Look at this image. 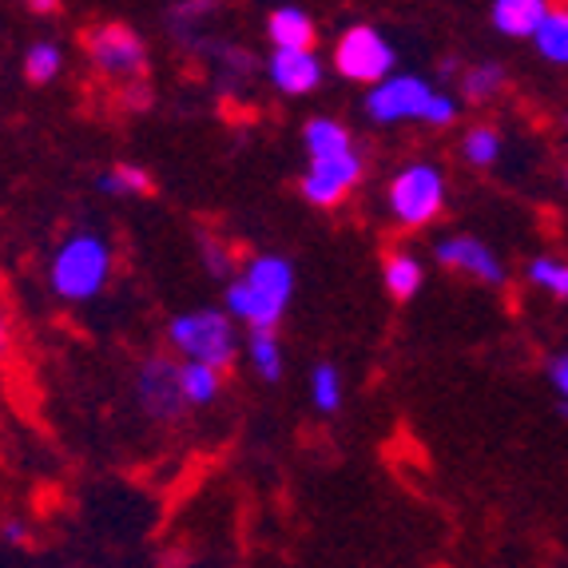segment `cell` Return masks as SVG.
<instances>
[{
  "mask_svg": "<svg viewBox=\"0 0 568 568\" xmlns=\"http://www.w3.org/2000/svg\"><path fill=\"white\" fill-rule=\"evenodd\" d=\"M9 342H12V323H9V311L0 303V358L9 354Z\"/></svg>",
  "mask_w": 568,
  "mask_h": 568,
  "instance_id": "obj_30",
  "label": "cell"
},
{
  "mask_svg": "<svg viewBox=\"0 0 568 568\" xmlns=\"http://www.w3.org/2000/svg\"><path fill=\"white\" fill-rule=\"evenodd\" d=\"M434 92L437 88L429 84V80L414 77V72H389L386 80L369 84L366 115L374 123H382V128H394V123H422Z\"/></svg>",
  "mask_w": 568,
  "mask_h": 568,
  "instance_id": "obj_8",
  "label": "cell"
},
{
  "mask_svg": "<svg viewBox=\"0 0 568 568\" xmlns=\"http://www.w3.org/2000/svg\"><path fill=\"white\" fill-rule=\"evenodd\" d=\"M266 40L275 48H314L318 24L298 4H283V9H275L266 17Z\"/></svg>",
  "mask_w": 568,
  "mask_h": 568,
  "instance_id": "obj_13",
  "label": "cell"
},
{
  "mask_svg": "<svg viewBox=\"0 0 568 568\" xmlns=\"http://www.w3.org/2000/svg\"><path fill=\"white\" fill-rule=\"evenodd\" d=\"M565 183H568V175H565Z\"/></svg>",
  "mask_w": 568,
  "mask_h": 568,
  "instance_id": "obj_32",
  "label": "cell"
},
{
  "mask_svg": "<svg viewBox=\"0 0 568 568\" xmlns=\"http://www.w3.org/2000/svg\"><path fill=\"white\" fill-rule=\"evenodd\" d=\"M168 342L180 358H200L219 369H231L239 358V331L227 306L223 311L200 306V311L175 314L168 323Z\"/></svg>",
  "mask_w": 568,
  "mask_h": 568,
  "instance_id": "obj_3",
  "label": "cell"
},
{
  "mask_svg": "<svg viewBox=\"0 0 568 568\" xmlns=\"http://www.w3.org/2000/svg\"><path fill=\"white\" fill-rule=\"evenodd\" d=\"M386 207L394 215V223L406 231H422L429 223H437V215L446 211V175L434 163L417 160L389 180L386 187Z\"/></svg>",
  "mask_w": 568,
  "mask_h": 568,
  "instance_id": "obj_4",
  "label": "cell"
},
{
  "mask_svg": "<svg viewBox=\"0 0 568 568\" xmlns=\"http://www.w3.org/2000/svg\"><path fill=\"white\" fill-rule=\"evenodd\" d=\"M560 414H565V417H568V402H565V406H560Z\"/></svg>",
  "mask_w": 568,
  "mask_h": 568,
  "instance_id": "obj_31",
  "label": "cell"
},
{
  "mask_svg": "<svg viewBox=\"0 0 568 568\" xmlns=\"http://www.w3.org/2000/svg\"><path fill=\"white\" fill-rule=\"evenodd\" d=\"M362 175H366V160H362L358 148L334 155H311V168L303 171L298 191L311 207H338L362 183Z\"/></svg>",
  "mask_w": 568,
  "mask_h": 568,
  "instance_id": "obj_9",
  "label": "cell"
},
{
  "mask_svg": "<svg viewBox=\"0 0 568 568\" xmlns=\"http://www.w3.org/2000/svg\"><path fill=\"white\" fill-rule=\"evenodd\" d=\"M294 298V266L283 255H255L227 278V314L243 326H278Z\"/></svg>",
  "mask_w": 568,
  "mask_h": 568,
  "instance_id": "obj_1",
  "label": "cell"
},
{
  "mask_svg": "<svg viewBox=\"0 0 568 568\" xmlns=\"http://www.w3.org/2000/svg\"><path fill=\"white\" fill-rule=\"evenodd\" d=\"M525 275H529L532 286L549 291L552 298H560V303L568 298V263H565V258H557V255H537V258H529Z\"/></svg>",
  "mask_w": 568,
  "mask_h": 568,
  "instance_id": "obj_24",
  "label": "cell"
},
{
  "mask_svg": "<svg viewBox=\"0 0 568 568\" xmlns=\"http://www.w3.org/2000/svg\"><path fill=\"white\" fill-rule=\"evenodd\" d=\"M382 283H386L389 298L394 303H409L417 291H422V283H426V266H422V258L414 255V251H389L386 263H382Z\"/></svg>",
  "mask_w": 568,
  "mask_h": 568,
  "instance_id": "obj_14",
  "label": "cell"
},
{
  "mask_svg": "<svg viewBox=\"0 0 568 568\" xmlns=\"http://www.w3.org/2000/svg\"><path fill=\"white\" fill-rule=\"evenodd\" d=\"M24 9L37 12V17H57V12H60V0H24Z\"/></svg>",
  "mask_w": 568,
  "mask_h": 568,
  "instance_id": "obj_29",
  "label": "cell"
},
{
  "mask_svg": "<svg viewBox=\"0 0 568 568\" xmlns=\"http://www.w3.org/2000/svg\"><path fill=\"white\" fill-rule=\"evenodd\" d=\"M200 251H203V266H207V275L211 278H223L227 283L231 275H235V263H231V251L223 243H215V239H203L200 243Z\"/></svg>",
  "mask_w": 568,
  "mask_h": 568,
  "instance_id": "obj_26",
  "label": "cell"
},
{
  "mask_svg": "<svg viewBox=\"0 0 568 568\" xmlns=\"http://www.w3.org/2000/svg\"><path fill=\"white\" fill-rule=\"evenodd\" d=\"M135 402H140L148 422H160V426L180 422L191 409L187 394H183L180 362L171 354H148L135 369Z\"/></svg>",
  "mask_w": 568,
  "mask_h": 568,
  "instance_id": "obj_7",
  "label": "cell"
},
{
  "mask_svg": "<svg viewBox=\"0 0 568 568\" xmlns=\"http://www.w3.org/2000/svg\"><path fill=\"white\" fill-rule=\"evenodd\" d=\"M434 258L446 271H454V275L462 278H474V283L481 286H505L509 283V271H505V263L497 258V251H493L489 243H481V239L474 235H446L434 243Z\"/></svg>",
  "mask_w": 568,
  "mask_h": 568,
  "instance_id": "obj_10",
  "label": "cell"
},
{
  "mask_svg": "<svg viewBox=\"0 0 568 568\" xmlns=\"http://www.w3.org/2000/svg\"><path fill=\"white\" fill-rule=\"evenodd\" d=\"M266 80L283 95H311L323 84V60L314 48H275L266 57Z\"/></svg>",
  "mask_w": 568,
  "mask_h": 568,
  "instance_id": "obj_11",
  "label": "cell"
},
{
  "mask_svg": "<svg viewBox=\"0 0 568 568\" xmlns=\"http://www.w3.org/2000/svg\"><path fill=\"white\" fill-rule=\"evenodd\" d=\"M112 266V243L104 235H95V231H77V235L57 246L52 266H48V283L64 303H92L95 294H104Z\"/></svg>",
  "mask_w": 568,
  "mask_h": 568,
  "instance_id": "obj_2",
  "label": "cell"
},
{
  "mask_svg": "<svg viewBox=\"0 0 568 568\" xmlns=\"http://www.w3.org/2000/svg\"><path fill=\"white\" fill-rule=\"evenodd\" d=\"M462 160L469 168H493V163L501 160V132L489 128V123H474L462 135Z\"/></svg>",
  "mask_w": 568,
  "mask_h": 568,
  "instance_id": "obj_22",
  "label": "cell"
},
{
  "mask_svg": "<svg viewBox=\"0 0 568 568\" xmlns=\"http://www.w3.org/2000/svg\"><path fill=\"white\" fill-rule=\"evenodd\" d=\"M532 44L549 64L568 68V4H552L540 20V29L532 32Z\"/></svg>",
  "mask_w": 568,
  "mask_h": 568,
  "instance_id": "obj_20",
  "label": "cell"
},
{
  "mask_svg": "<svg viewBox=\"0 0 568 568\" xmlns=\"http://www.w3.org/2000/svg\"><path fill=\"white\" fill-rule=\"evenodd\" d=\"M243 351L251 358V369L263 382L283 378V338H278V326H251Z\"/></svg>",
  "mask_w": 568,
  "mask_h": 568,
  "instance_id": "obj_15",
  "label": "cell"
},
{
  "mask_svg": "<svg viewBox=\"0 0 568 568\" xmlns=\"http://www.w3.org/2000/svg\"><path fill=\"white\" fill-rule=\"evenodd\" d=\"M303 148L306 155H334V152H351L354 135L342 120H331V115H314L303 128Z\"/></svg>",
  "mask_w": 568,
  "mask_h": 568,
  "instance_id": "obj_19",
  "label": "cell"
},
{
  "mask_svg": "<svg viewBox=\"0 0 568 568\" xmlns=\"http://www.w3.org/2000/svg\"><path fill=\"white\" fill-rule=\"evenodd\" d=\"M223 374H227V369L211 366V362L183 358L180 378H183V394H187V406H195V409L215 406L219 394H223Z\"/></svg>",
  "mask_w": 568,
  "mask_h": 568,
  "instance_id": "obj_17",
  "label": "cell"
},
{
  "mask_svg": "<svg viewBox=\"0 0 568 568\" xmlns=\"http://www.w3.org/2000/svg\"><path fill=\"white\" fill-rule=\"evenodd\" d=\"M95 187L112 195V200H148L155 191V180L140 163H112L108 171L95 175Z\"/></svg>",
  "mask_w": 568,
  "mask_h": 568,
  "instance_id": "obj_16",
  "label": "cell"
},
{
  "mask_svg": "<svg viewBox=\"0 0 568 568\" xmlns=\"http://www.w3.org/2000/svg\"><path fill=\"white\" fill-rule=\"evenodd\" d=\"M0 537L9 540V545H29V529H24V525H17V521L4 525V529H0Z\"/></svg>",
  "mask_w": 568,
  "mask_h": 568,
  "instance_id": "obj_28",
  "label": "cell"
},
{
  "mask_svg": "<svg viewBox=\"0 0 568 568\" xmlns=\"http://www.w3.org/2000/svg\"><path fill=\"white\" fill-rule=\"evenodd\" d=\"M64 72V52L52 40H40L24 52V80L29 84H52Z\"/></svg>",
  "mask_w": 568,
  "mask_h": 568,
  "instance_id": "obj_23",
  "label": "cell"
},
{
  "mask_svg": "<svg viewBox=\"0 0 568 568\" xmlns=\"http://www.w3.org/2000/svg\"><path fill=\"white\" fill-rule=\"evenodd\" d=\"M394 64H398V52L374 24H354L334 44V72L351 84H378L394 72Z\"/></svg>",
  "mask_w": 568,
  "mask_h": 568,
  "instance_id": "obj_6",
  "label": "cell"
},
{
  "mask_svg": "<svg viewBox=\"0 0 568 568\" xmlns=\"http://www.w3.org/2000/svg\"><path fill=\"white\" fill-rule=\"evenodd\" d=\"M549 382L560 394V402H568V354H557V358L549 362Z\"/></svg>",
  "mask_w": 568,
  "mask_h": 568,
  "instance_id": "obj_27",
  "label": "cell"
},
{
  "mask_svg": "<svg viewBox=\"0 0 568 568\" xmlns=\"http://www.w3.org/2000/svg\"><path fill=\"white\" fill-rule=\"evenodd\" d=\"M223 9V0H175L171 4V12H168V29H171V37L180 40V44H195V40H203L200 37V29L207 24L215 12Z\"/></svg>",
  "mask_w": 568,
  "mask_h": 568,
  "instance_id": "obj_18",
  "label": "cell"
},
{
  "mask_svg": "<svg viewBox=\"0 0 568 568\" xmlns=\"http://www.w3.org/2000/svg\"><path fill=\"white\" fill-rule=\"evenodd\" d=\"M84 57L92 60L100 77L120 88L140 84L143 72H148V44H143V37L132 24H115V20L84 32Z\"/></svg>",
  "mask_w": 568,
  "mask_h": 568,
  "instance_id": "obj_5",
  "label": "cell"
},
{
  "mask_svg": "<svg viewBox=\"0 0 568 568\" xmlns=\"http://www.w3.org/2000/svg\"><path fill=\"white\" fill-rule=\"evenodd\" d=\"M311 402L318 414H338L342 406V374L334 362H318L311 369Z\"/></svg>",
  "mask_w": 568,
  "mask_h": 568,
  "instance_id": "obj_25",
  "label": "cell"
},
{
  "mask_svg": "<svg viewBox=\"0 0 568 568\" xmlns=\"http://www.w3.org/2000/svg\"><path fill=\"white\" fill-rule=\"evenodd\" d=\"M549 0H493V29L509 40H532V32L540 29V20L549 12Z\"/></svg>",
  "mask_w": 568,
  "mask_h": 568,
  "instance_id": "obj_12",
  "label": "cell"
},
{
  "mask_svg": "<svg viewBox=\"0 0 568 568\" xmlns=\"http://www.w3.org/2000/svg\"><path fill=\"white\" fill-rule=\"evenodd\" d=\"M505 92V68L485 60V64H474L462 72V100L469 104H489Z\"/></svg>",
  "mask_w": 568,
  "mask_h": 568,
  "instance_id": "obj_21",
  "label": "cell"
}]
</instances>
